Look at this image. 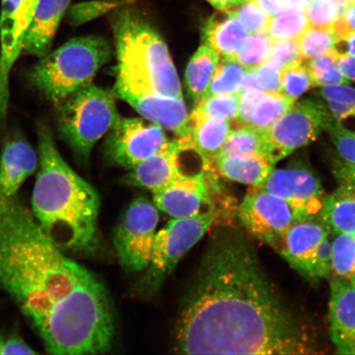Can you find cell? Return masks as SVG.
<instances>
[{"instance_id":"obj_1","label":"cell","mask_w":355,"mask_h":355,"mask_svg":"<svg viewBox=\"0 0 355 355\" xmlns=\"http://www.w3.org/2000/svg\"><path fill=\"white\" fill-rule=\"evenodd\" d=\"M175 336L181 354L318 353L254 245L234 230L213 235L184 296Z\"/></svg>"},{"instance_id":"obj_2","label":"cell","mask_w":355,"mask_h":355,"mask_svg":"<svg viewBox=\"0 0 355 355\" xmlns=\"http://www.w3.org/2000/svg\"><path fill=\"white\" fill-rule=\"evenodd\" d=\"M0 290L15 302L50 354H95L114 334L103 284L67 257L16 197L0 198Z\"/></svg>"},{"instance_id":"obj_3","label":"cell","mask_w":355,"mask_h":355,"mask_svg":"<svg viewBox=\"0 0 355 355\" xmlns=\"http://www.w3.org/2000/svg\"><path fill=\"white\" fill-rule=\"evenodd\" d=\"M38 157L31 210L35 220L62 251L92 252L99 243L98 193L66 163L46 126L38 128Z\"/></svg>"},{"instance_id":"obj_4","label":"cell","mask_w":355,"mask_h":355,"mask_svg":"<svg viewBox=\"0 0 355 355\" xmlns=\"http://www.w3.org/2000/svg\"><path fill=\"white\" fill-rule=\"evenodd\" d=\"M118 64L115 71L127 75L153 90L184 99L167 44L152 25L130 10L113 17Z\"/></svg>"},{"instance_id":"obj_5","label":"cell","mask_w":355,"mask_h":355,"mask_svg":"<svg viewBox=\"0 0 355 355\" xmlns=\"http://www.w3.org/2000/svg\"><path fill=\"white\" fill-rule=\"evenodd\" d=\"M110 44L99 35L71 39L40 59L28 73V81L59 105L78 89L92 83L110 60Z\"/></svg>"},{"instance_id":"obj_6","label":"cell","mask_w":355,"mask_h":355,"mask_svg":"<svg viewBox=\"0 0 355 355\" xmlns=\"http://www.w3.org/2000/svg\"><path fill=\"white\" fill-rule=\"evenodd\" d=\"M59 107L60 135L83 161L119 118L113 92L92 83L73 92Z\"/></svg>"},{"instance_id":"obj_7","label":"cell","mask_w":355,"mask_h":355,"mask_svg":"<svg viewBox=\"0 0 355 355\" xmlns=\"http://www.w3.org/2000/svg\"><path fill=\"white\" fill-rule=\"evenodd\" d=\"M216 209L189 218H174L155 234L152 257L141 290L153 294L162 286L180 260L215 223Z\"/></svg>"},{"instance_id":"obj_8","label":"cell","mask_w":355,"mask_h":355,"mask_svg":"<svg viewBox=\"0 0 355 355\" xmlns=\"http://www.w3.org/2000/svg\"><path fill=\"white\" fill-rule=\"evenodd\" d=\"M333 119L321 101L305 99L295 103L265 131V157L275 165L295 150L313 143Z\"/></svg>"},{"instance_id":"obj_9","label":"cell","mask_w":355,"mask_h":355,"mask_svg":"<svg viewBox=\"0 0 355 355\" xmlns=\"http://www.w3.org/2000/svg\"><path fill=\"white\" fill-rule=\"evenodd\" d=\"M126 183L136 187L155 190L173 182L213 170L193 148L189 137L170 141L166 148L131 168Z\"/></svg>"},{"instance_id":"obj_10","label":"cell","mask_w":355,"mask_h":355,"mask_svg":"<svg viewBox=\"0 0 355 355\" xmlns=\"http://www.w3.org/2000/svg\"><path fill=\"white\" fill-rule=\"evenodd\" d=\"M159 223L158 208L145 198L128 207L115 229L114 246L123 268L140 272L148 268Z\"/></svg>"},{"instance_id":"obj_11","label":"cell","mask_w":355,"mask_h":355,"mask_svg":"<svg viewBox=\"0 0 355 355\" xmlns=\"http://www.w3.org/2000/svg\"><path fill=\"white\" fill-rule=\"evenodd\" d=\"M113 94L126 101L146 121L174 132L178 137L189 136V115L184 99L162 95L116 71Z\"/></svg>"},{"instance_id":"obj_12","label":"cell","mask_w":355,"mask_h":355,"mask_svg":"<svg viewBox=\"0 0 355 355\" xmlns=\"http://www.w3.org/2000/svg\"><path fill=\"white\" fill-rule=\"evenodd\" d=\"M164 130L146 119L119 117L108 132L106 154L114 163L131 170L166 148L170 140Z\"/></svg>"},{"instance_id":"obj_13","label":"cell","mask_w":355,"mask_h":355,"mask_svg":"<svg viewBox=\"0 0 355 355\" xmlns=\"http://www.w3.org/2000/svg\"><path fill=\"white\" fill-rule=\"evenodd\" d=\"M238 215L248 233L274 248L298 221L286 202L259 187L248 190Z\"/></svg>"},{"instance_id":"obj_14","label":"cell","mask_w":355,"mask_h":355,"mask_svg":"<svg viewBox=\"0 0 355 355\" xmlns=\"http://www.w3.org/2000/svg\"><path fill=\"white\" fill-rule=\"evenodd\" d=\"M259 188L286 202L298 221L318 219L327 196L318 178L304 168H273Z\"/></svg>"},{"instance_id":"obj_15","label":"cell","mask_w":355,"mask_h":355,"mask_svg":"<svg viewBox=\"0 0 355 355\" xmlns=\"http://www.w3.org/2000/svg\"><path fill=\"white\" fill-rule=\"evenodd\" d=\"M214 171L184 178L153 192L158 209L173 218H189L216 209L210 193Z\"/></svg>"},{"instance_id":"obj_16","label":"cell","mask_w":355,"mask_h":355,"mask_svg":"<svg viewBox=\"0 0 355 355\" xmlns=\"http://www.w3.org/2000/svg\"><path fill=\"white\" fill-rule=\"evenodd\" d=\"M21 0H1L0 12V121L6 119L12 67L24 51L25 34L21 28Z\"/></svg>"},{"instance_id":"obj_17","label":"cell","mask_w":355,"mask_h":355,"mask_svg":"<svg viewBox=\"0 0 355 355\" xmlns=\"http://www.w3.org/2000/svg\"><path fill=\"white\" fill-rule=\"evenodd\" d=\"M329 320L336 353L355 354V285L349 279L331 278Z\"/></svg>"},{"instance_id":"obj_18","label":"cell","mask_w":355,"mask_h":355,"mask_svg":"<svg viewBox=\"0 0 355 355\" xmlns=\"http://www.w3.org/2000/svg\"><path fill=\"white\" fill-rule=\"evenodd\" d=\"M329 232L320 221H297L288 230L277 250L293 268L307 278L311 259Z\"/></svg>"},{"instance_id":"obj_19","label":"cell","mask_w":355,"mask_h":355,"mask_svg":"<svg viewBox=\"0 0 355 355\" xmlns=\"http://www.w3.org/2000/svg\"><path fill=\"white\" fill-rule=\"evenodd\" d=\"M38 165V154L28 141L21 139L8 141L0 157V198L16 197Z\"/></svg>"},{"instance_id":"obj_20","label":"cell","mask_w":355,"mask_h":355,"mask_svg":"<svg viewBox=\"0 0 355 355\" xmlns=\"http://www.w3.org/2000/svg\"><path fill=\"white\" fill-rule=\"evenodd\" d=\"M295 103V101L283 93L252 89L241 93L239 117L235 122L241 125L266 131L286 114Z\"/></svg>"},{"instance_id":"obj_21","label":"cell","mask_w":355,"mask_h":355,"mask_svg":"<svg viewBox=\"0 0 355 355\" xmlns=\"http://www.w3.org/2000/svg\"><path fill=\"white\" fill-rule=\"evenodd\" d=\"M72 0H40L26 32L24 51L39 59L51 51L55 35Z\"/></svg>"},{"instance_id":"obj_22","label":"cell","mask_w":355,"mask_h":355,"mask_svg":"<svg viewBox=\"0 0 355 355\" xmlns=\"http://www.w3.org/2000/svg\"><path fill=\"white\" fill-rule=\"evenodd\" d=\"M230 121L208 116L193 110L189 116V137L193 148L214 166L215 159L232 132Z\"/></svg>"},{"instance_id":"obj_23","label":"cell","mask_w":355,"mask_h":355,"mask_svg":"<svg viewBox=\"0 0 355 355\" xmlns=\"http://www.w3.org/2000/svg\"><path fill=\"white\" fill-rule=\"evenodd\" d=\"M248 37L246 31L230 10L215 13L204 24L202 44L220 57L234 58Z\"/></svg>"},{"instance_id":"obj_24","label":"cell","mask_w":355,"mask_h":355,"mask_svg":"<svg viewBox=\"0 0 355 355\" xmlns=\"http://www.w3.org/2000/svg\"><path fill=\"white\" fill-rule=\"evenodd\" d=\"M214 166L230 180L259 187L274 168V164L261 154L219 155Z\"/></svg>"},{"instance_id":"obj_25","label":"cell","mask_w":355,"mask_h":355,"mask_svg":"<svg viewBox=\"0 0 355 355\" xmlns=\"http://www.w3.org/2000/svg\"><path fill=\"white\" fill-rule=\"evenodd\" d=\"M318 220L329 233L355 235V193L339 187L327 195Z\"/></svg>"},{"instance_id":"obj_26","label":"cell","mask_w":355,"mask_h":355,"mask_svg":"<svg viewBox=\"0 0 355 355\" xmlns=\"http://www.w3.org/2000/svg\"><path fill=\"white\" fill-rule=\"evenodd\" d=\"M220 56L206 44L198 49L185 71L186 87L195 104L203 98L214 76Z\"/></svg>"},{"instance_id":"obj_27","label":"cell","mask_w":355,"mask_h":355,"mask_svg":"<svg viewBox=\"0 0 355 355\" xmlns=\"http://www.w3.org/2000/svg\"><path fill=\"white\" fill-rule=\"evenodd\" d=\"M304 10L285 8L276 16L270 17L266 33L273 42L298 39L309 28Z\"/></svg>"},{"instance_id":"obj_28","label":"cell","mask_w":355,"mask_h":355,"mask_svg":"<svg viewBox=\"0 0 355 355\" xmlns=\"http://www.w3.org/2000/svg\"><path fill=\"white\" fill-rule=\"evenodd\" d=\"M245 72L246 69L234 58L220 57L214 76L203 98L212 95L241 94Z\"/></svg>"},{"instance_id":"obj_29","label":"cell","mask_w":355,"mask_h":355,"mask_svg":"<svg viewBox=\"0 0 355 355\" xmlns=\"http://www.w3.org/2000/svg\"><path fill=\"white\" fill-rule=\"evenodd\" d=\"M265 131L241 125L232 130L219 155L261 154L264 155Z\"/></svg>"},{"instance_id":"obj_30","label":"cell","mask_w":355,"mask_h":355,"mask_svg":"<svg viewBox=\"0 0 355 355\" xmlns=\"http://www.w3.org/2000/svg\"><path fill=\"white\" fill-rule=\"evenodd\" d=\"M331 278L349 279L355 268V235L333 234Z\"/></svg>"},{"instance_id":"obj_31","label":"cell","mask_w":355,"mask_h":355,"mask_svg":"<svg viewBox=\"0 0 355 355\" xmlns=\"http://www.w3.org/2000/svg\"><path fill=\"white\" fill-rule=\"evenodd\" d=\"M336 35L332 29H323L309 26L297 39L300 55L303 60H310L335 51Z\"/></svg>"},{"instance_id":"obj_32","label":"cell","mask_w":355,"mask_h":355,"mask_svg":"<svg viewBox=\"0 0 355 355\" xmlns=\"http://www.w3.org/2000/svg\"><path fill=\"white\" fill-rule=\"evenodd\" d=\"M320 93L336 121L355 119V88L341 84L323 87Z\"/></svg>"},{"instance_id":"obj_33","label":"cell","mask_w":355,"mask_h":355,"mask_svg":"<svg viewBox=\"0 0 355 355\" xmlns=\"http://www.w3.org/2000/svg\"><path fill=\"white\" fill-rule=\"evenodd\" d=\"M272 44V40L266 33L248 35L234 59L245 69H256L268 60Z\"/></svg>"},{"instance_id":"obj_34","label":"cell","mask_w":355,"mask_h":355,"mask_svg":"<svg viewBox=\"0 0 355 355\" xmlns=\"http://www.w3.org/2000/svg\"><path fill=\"white\" fill-rule=\"evenodd\" d=\"M313 87L347 85L350 82L340 73L337 64L335 51L326 55L319 56L306 63Z\"/></svg>"},{"instance_id":"obj_35","label":"cell","mask_w":355,"mask_h":355,"mask_svg":"<svg viewBox=\"0 0 355 355\" xmlns=\"http://www.w3.org/2000/svg\"><path fill=\"white\" fill-rule=\"evenodd\" d=\"M348 4L347 0H312L304 10L309 26L332 29Z\"/></svg>"},{"instance_id":"obj_36","label":"cell","mask_w":355,"mask_h":355,"mask_svg":"<svg viewBox=\"0 0 355 355\" xmlns=\"http://www.w3.org/2000/svg\"><path fill=\"white\" fill-rule=\"evenodd\" d=\"M241 94L212 95L200 100L194 110L214 118L237 121Z\"/></svg>"},{"instance_id":"obj_37","label":"cell","mask_w":355,"mask_h":355,"mask_svg":"<svg viewBox=\"0 0 355 355\" xmlns=\"http://www.w3.org/2000/svg\"><path fill=\"white\" fill-rule=\"evenodd\" d=\"M230 11L241 21L248 35L266 32L270 16L255 0H247Z\"/></svg>"},{"instance_id":"obj_38","label":"cell","mask_w":355,"mask_h":355,"mask_svg":"<svg viewBox=\"0 0 355 355\" xmlns=\"http://www.w3.org/2000/svg\"><path fill=\"white\" fill-rule=\"evenodd\" d=\"M282 93L296 101L306 92L313 87L309 69L306 64L301 63L288 67L282 73Z\"/></svg>"},{"instance_id":"obj_39","label":"cell","mask_w":355,"mask_h":355,"mask_svg":"<svg viewBox=\"0 0 355 355\" xmlns=\"http://www.w3.org/2000/svg\"><path fill=\"white\" fill-rule=\"evenodd\" d=\"M326 131L329 133L340 159L345 162L355 163V132L347 130L335 119Z\"/></svg>"},{"instance_id":"obj_40","label":"cell","mask_w":355,"mask_h":355,"mask_svg":"<svg viewBox=\"0 0 355 355\" xmlns=\"http://www.w3.org/2000/svg\"><path fill=\"white\" fill-rule=\"evenodd\" d=\"M332 250L329 236L319 244L311 259L307 279L317 282L331 277Z\"/></svg>"},{"instance_id":"obj_41","label":"cell","mask_w":355,"mask_h":355,"mask_svg":"<svg viewBox=\"0 0 355 355\" xmlns=\"http://www.w3.org/2000/svg\"><path fill=\"white\" fill-rule=\"evenodd\" d=\"M282 66L278 62L268 60L255 69V78L260 90L272 93H282Z\"/></svg>"},{"instance_id":"obj_42","label":"cell","mask_w":355,"mask_h":355,"mask_svg":"<svg viewBox=\"0 0 355 355\" xmlns=\"http://www.w3.org/2000/svg\"><path fill=\"white\" fill-rule=\"evenodd\" d=\"M268 60L278 62L283 69L303 63L297 39L273 42Z\"/></svg>"},{"instance_id":"obj_43","label":"cell","mask_w":355,"mask_h":355,"mask_svg":"<svg viewBox=\"0 0 355 355\" xmlns=\"http://www.w3.org/2000/svg\"><path fill=\"white\" fill-rule=\"evenodd\" d=\"M109 8V4L103 2L78 3L71 8L69 12V21L72 25H80L95 19L101 13L107 10Z\"/></svg>"},{"instance_id":"obj_44","label":"cell","mask_w":355,"mask_h":355,"mask_svg":"<svg viewBox=\"0 0 355 355\" xmlns=\"http://www.w3.org/2000/svg\"><path fill=\"white\" fill-rule=\"evenodd\" d=\"M331 166L339 187L355 193V163H348L336 158L333 159Z\"/></svg>"},{"instance_id":"obj_45","label":"cell","mask_w":355,"mask_h":355,"mask_svg":"<svg viewBox=\"0 0 355 355\" xmlns=\"http://www.w3.org/2000/svg\"><path fill=\"white\" fill-rule=\"evenodd\" d=\"M332 29L338 39L355 33V3L348 4L343 15L336 21Z\"/></svg>"},{"instance_id":"obj_46","label":"cell","mask_w":355,"mask_h":355,"mask_svg":"<svg viewBox=\"0 0 355 355\" xmlns=\"http://www.w3.org/2000/svg\"><path fill=\"white\" fill-rule=\"evenodd\" d=\"M38 352L26 343L21 336L12 334L4 336L1 354H35Z\"/></svg>"},{"instance_id":"obj_47","label":"cell","mask_w":355,"mask_h":355,"mask_svg":"<svg viewBox=\"0 0 355 355\" xmlns=\"http://www.w3.org/2000/svg\"><path fill=\"white\" fill-rule=\"evenodd\" d=\"M40 0H21V28L26 35Z\"/></svg>"},{"instance_id":"obj_48","label":"cell","mask_w":355,"mask_h":355,"mask_svg":"<svg viewBox=\"0 0 355 355\" xmlns=\"http://www.w3.org/2000/svg\"><path fill=\"white\" fill-rule=\"evenodd\" d=\"M335 53L337 56H355V33L337 40Z\"/></svg>"},{"instance_id":"obj_49","label":"cell","mask_w":355,"mask_h":355,"mask_svg":"<svg viewBox=\"0 0 355 355\" xmlns=\"http://www.w3.org/2000/svg\"><path fill=\"white\" fill-rule=\"evenodd\" d=\"M337 64L345 78L349 82L355 81V56H337Z\"/></svg>"},{"instance_id":"obj_50","label":"cell","mask_w":355,"mask_h":355,"mask_svg":"<svg viewBox=\"0 0 355 355\" xmlns=\"http://www.w3.org/2000/svg\"><path fill=\"white\" fill-rule=\"evenodd\" d=\"M270 17L276 16L285 7L282 0H255Z\"/></svg>"},{"instance_id":"obj_51","label":"cell","mask_w":355,"mask_h":355,"mask_svg":"<svg viewBox=\"0 0 355 355\" xmlns=\"http://www.w3.org/2000/svg\"><path fill=\"white\" fill-rule=\"evenodd\" d=\"M211 6L219 11H226L239 6L247 0H207Z\"/></svg>"},{"instance_id":"obj_52","label":"cell","mask_w":355,"mask_h":355,"mask_svg":"<svg viewBox=\"0 0 355 355\" xmlns=\"http://www.w3.org/2000/svg\"><path fill=\"white\" fill-rule=\"evenodd\" d=\"M252 89H259L256 83L255 69H246L243 80L241 94V93L252 90Z\"/></svg>"},{"instance_id":"obj_53","label":"cell","mask_w":355,"mask_h":355,"mask_svg":"<svg viewBox=\"0 0 355 355\" xmlns=\"http://www.w3.org/2000/svg\"><path fill=\"white\" fill-rule=\"evenodd\" d=\"M312 0H282L284 7L305 10Z\"/></svg>"},{"instance_id":"obj_54","label":"cell","mask_w":355,"mask_h":355,"mask_svg":"<svg viewBox=\"0 0 355 355\" xmlns=\"http://www.w3.org/2000/svg\"><path fill=\"white\" fill-rule=\"evenodd\" d=\"M349 281L350 282H352V284H354V285H355V268L354 269V272L352 275V277H350Z\"/></svg>"},{"instance_id":"obj_55","label":"cell","mask_w":355,"mask_h":355,"mask_svg":"<svg viewBox=\"0 0 355 355\" xmlns=\"http://www.w3.org/2000/svg\"><path fill=\"white\" fill-rule=\"evenodd\" d=\"M3 338H4V336H2V335H0V354H2V347H3Z\"/></svg>"},{"instance_id":"obj_56","label":"cell","mask_w":355,"mask_h":355,"mask_svg":"<svg viewBox=\"0 0 355 355\" xmlns=\"http://www.w3.org/2000/svg\"><path fill=\"white\" fill-rule=\"evenodd\" d=\"M347 2L349 3H355V0H347Z\"/></svg>"}]
</instances>
